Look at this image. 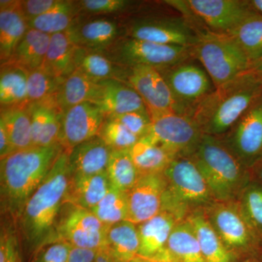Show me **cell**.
<instances>
[{
    "instance_id": "7c38bea8",
    "label": "cell",
    "mask_w": 262,
    "mask_h": 262,
    "mask_svg": "<svg viewBox=\"0 0 262 262\" xmlns=\"http://www.w3.org/2000/svg\"><path fill=\"white\" fill-rule=\"evenodd\" d=\"M218 137L249 168L262 155V94L233 126Z\"/></svg>"
},
{
    "instance_id": "7bdbcfd3",
    "label": "cell",
    "mask_w": 262,
    "mask_h": 262,
    "mask_svg": "<svg viewBox=\"0 0 262 262\" xmlns=\"http://www.w3.org/2000/svg\"><path fill=\"white\" fill-rule=\"evenodd\" d=\"M108 118L120 122L140 139L149 132L151 124V116L148 111L133 112L118 116L108 117Z\"/></svg>"
},
{
    "instance_id": "836d02e7",
    "label": "cell",
    "mask_w": 262,
    "mask_h": 262,
    "mask_svg": "<svg viewBox=\"0 0 262 262\" xmlns=\"http://www.w3.org/2000/svg\"><path fill=\"white\" fill-rule=\"evenodd\" d=\"M130 154L139 177L163 173L174 159L163 147L144 139L131 148Z\"/></svg>"
},
{
    "instance_id": "d4e9b609",
    "label": "cell",
    "mask_w": 262,
    "mask_h": 262,
    "mask_svg": "<svg viewBox=\"0 0 262 262\" xmlns=\"http://www.w3.org/2000/svg\"><path fill=\"white\" fill-rule=\"evenodd\" d=\"M111 188L107 173L71 175L67 203L91 210L107 194Z\"/></svg>"
},
{
    "instance_id": "f6af8a7d",
    "label": "cell",
    "mask_w": 262,
    "mask_h": 262,
    "mask_svg": "<svg viewBox=\"0 0 262 262\" xmlns=\"http://www.w3.org/2000/svg\"><path fill=\"white\" fill-rule=\"evenodd\" d=\"M60 0H23L20 8L28 21L40 16L56 6Z\"/></svg>"
},
{
    "instance_id": "f5cc1de1",
    "label": "cell",
    "mask_w": 262,
    "mask_h": 262,
    "mask_svg": "<svg viewBox=\"0 0 262 262\" xmlns=\"http://www.w3.org/2000/svg\"><path fill=\"white\" fill-rule=\"evenodd\" d=\"M249 2L254 11L262 16V0H251Z\"/></svg>"
},
{
    "instance_id": "7dc6e473",
    "label": "cell",
    "mask_w": 262,
    "mask_h": 262,
    "mask_svg": "<svg viewBox=\"0 0 262 262\" xmlns=\"http://www.w3.org/2000/svg\"><path fill=\"white\" fill-rule=\"evenodd\" d=\"M98 251L72 246L67 262H94Z\"/></svg>"
},
{
    "instance_id": "8fae6325",
    "label": "cell",
    "mask_w": 262,
    "mask_h": 262,
    "mask_svg": "<svg viewBox=\"0 0 262 262\" xmlns=\"http://www.w3.org/2000/svg\"><path fill=\"white\" fill-rule=\"evenodd\" d=\"M125 37L148 42L192 48L198 34L185 18L146 16L122 19Z\"/></svg>"
},
{
    "instance_id": "6da1fadb",
    "label": "cell",
    "mask_w": 262,
    "mask_h": 262,
    "mask_svg": "<svg viewBox=\"0 0 262 262\" xmlns=\"http://www.w3.org/2000/svg\"><path fill=\"white\" fill-rule=\"evenodd\" d=\"M71 172L63 150L15 222L22 257L28 262L44 246L58 241V226L67 203Z\"/></svg>"
},
{
    "instance_id": "bcb514c9",
    "label": "cell",
    "mask_w": 262,
    "mask_h": 262,
    "mask_svg": "<svg viewBox=\"0 0 262 262\" xmlns=\"http://www.w3.org/2000/svg\"><path fill=\"white\" fill-rule=\"evenodd\" d=\"M2 227L4 228L7 237V253L5 262H23L20 244L14 226L8 222H3Z\"/></svg>"
},
{
    "instance_id": "d6a6232c",
    "label": "cell",
    "mask_w": 262,
    "mask_h": 262,
    "mask_svg": "<svg viewBox=\"0 0 262 262\" xmlns=\"http://www.w3.org/2000/svg\"><path fill=\"white\" fill-rule=\"evenodd\" d=\"M50 39L51 36L46 33L29 28L9 62H14L29 72L37 70L44 63Z\"/></svg>"
},
{
    "instance_id": "9f6ffc18",
    "label": "cell",
    "mask_w": 262,
    "mask_h": 262,
    "mask_svg": "<svg viewBox=\"0 0 262 262\" xmlns=\"http://www.w3.org/2000/svg\"><path fill=\"white\" fill-rule=\"evenodd\" d=\"M258 259L261 260V261H262V253H261V256H260V257H259V258H258Z\"/></svg>"
},
{
    "instance_id": "f546056e",
    "label": "cell",
    "mask_w": 262,
    "mask_h": 262,
    "mask_svg": "<svg viewBox=\"0 0 262 262\" xmlns=\"http://www.w3.org/2000/svg\"><path fill=\"white\" fill-rule=\"evenodd\" d=\"M76 48L67 32L53 34L42 67L60 80H64L75 70Z\"/></svg>"
},
{
    "instance_id": "e575fe53",
    "label": "cell",
    "mask_w": 262,
    "mask_h": 262,
    "mask_svg": "<svg viewBox=\"0 0 262 262\" xmlns=\"http://www.w3.org/2000/svg\"><path fill=\"white\" fill-rule=\"evenodd\" d=\"M0 123L8 133L14 152L32 147V126L27 106L1 108Z\"/></svg>"
},
{
    "instance_id": "8d00e7d4",
    "label": "cell",
    "mask_w": 262,
    "mask_h": 262,
    "mask_svg": "<svg viewBox=\"0 0 262 262\" xmlns=\"http://www.w3.org/2000/svg\"><path fill=\"white\" fill-rule=\"evenodd\" d=\"M106 173L112 187L128 192L139 178L130 150L112 151Z\"/></svg>"
},
{
    "instance_id": "b9f144b4",
    "label": "cell",
    "mask_w": 262,
    "mask_h": 262,
    "mask_svg": "<svg viewBox=\"0 0 262 262\" xmlns=\"http://www.w3.org/2000/svg\"><path fill=\"white\" fill-rule=\"evenodd\" d=\"M80 15L115 17L132 10L136 2L129 0H82L79 1Z\"/></svg>"
},
{
    "instance_id": "603a6c76",
    "label": "cell",
    "mask_w": 262,
    "mask_h": 262,
    "mask_svg": "<svg viewBox=\"0 0 262 262\" xmlns=\"http://www.w3.org/2000/svg\"><path fill=\"white\" fill-rule=\"evenodd\" d=\"M69 151L71 175H96L106 172L113 150L98 136Z\"/></svg>"
},
{
    "instance_id": "681fc988",
    "label": "cell",
    "mask_w": 262,
    "mask_h": 262,
    "mask_svg": "<svg viewBox=\"0 0 262 262\" xmlns=\"http://www.w3.org/2000/svg\"><path fill=\"white\" fill-rule=\"evenodd\" d=\"M248 170L250 182L256 183L262 187V155Z\"/></svg>"
},
{
    "instance_id": "74e56055",
    "label": "cell",
    "mask_w": 262,
    "mask_h": 262,
    "mask_svg": "<svg viewBox=\"0 0 262 262\" xmlns=\"http://www.w3.org/2000/svg\"><path fill=\"white\" fill-rule=\"evenodd\" d=\"M90 211L107 227L127 221V193L111 186L107 194Z\"/></svg>"
},
{
    "instance_id": "9a60e30c",
    "label": "cell",
    "mask_w": 262,
    "mask_h": 262,
    "mask_svg": "<svg viewBox=\"0 0 262 262\" xmlns=\"http://www.w3.org/2000/svg\"><path fill=\"white\" fill-rule=\"evenodd\" d=\"M76 47L103 52L125 36L122 19L80 15L67 31Z\"/></svg>"
},
{
    "instance_id": "d590c367",
    "label": "cell",
    "mask_w": 262,
    "mask_h": 262,
    "mask_svg": "<svg viewBox=\"0 0 262 262\" xmlns=\"http://www.w3.org/2000/svg\"><path fill=\"white\" fill-rule=\"evenodd\" d=\"M244 51L250 62L262 57V16L255 13L245 19L234 30L229 33Z\"/></svg>"
},
{
    "instance_id": "5b68a950",
    "label": "cell",
    "mask_w": 262,
    "mask_h": 262,
    "mask_svg": "<svg viewBox=\"0 0 262 262\" xmlns=\"http://www.w3.org/2000/svg\"><path fill=\"white\" fill-rule=\"evenodd\" d=\"M163 174L165 189L162 211L170 212L179 220L206 209L215 201L192 156L174 158Z\"/></svg>"
},
{
    "instance_id": "52a82bcc",
    "label": "cell",
    "mask_w": 262,
    "mask_h": 262,
    "mask_svg": "<svg viewBox=\"0 0 262 262\" xmlns=\"http://www.w3.org/2000/svg\"><path fill=\"white\" fill-rule=\"evenodd\" d=\"M192 47L193 58L200 61L215 89L242 75L250 65L247 57L233 38L206 30L198 34Z\"/></svg>"
},
{
    "instance_id": "d6986e66",
    "label": "cell",
    "mask_w": 262,
    "mask_h": 262,
    "mask_svg": "<svg viewBox=\"0 0 262 262\" xmlns=\"http://www.w3.org/2000/svg\"><path fill=\"white\" fill-rule=\"evenodd\" d=\"M32 126L33 146H48L59 144L62 115L55 97L27 106Z\"/></svg>"
},
{
    "instance_id": "cb8c5ba5",
    "label": "cell",
    "mask_w": 262,
    "mask_h": 262,
    "mask_svg": "<svg viewBox=\"0 0 262 262\" xmlns=\"http://www.w3.org/2000/svg\"><path fill=\"white\" fill-rule=\"evenodd\" d=\"M158 259L164 262H206L189 221L183 220L175 226Z\"/></svg>"
},
{
    "instance_id": "f1b7e54d",
    "label": "cell",
    "mask_w": 262,
    "mask_h": 262,
    "mask_svg": "<svg viewBox=\"0 0 262 262\" xmlns=\"http://www.w3.org/2000/svg\"><path fill=\"white\" fill-rule=\"evenodd\" d=\"M99 89V82L75 70L62 82L55 98L63 112L80 103L94 102Z\"/></svg>"
},
{
    "instance_id": "1f68e13d",
    "label": "cell",
    "mask_w": 262,
    "mask_h": 262,
    "mask_svg": "<svg viewBox=\"0 0 262 262\" xmlns=\"http://www.w3.org/2000/svg\"><path fill=\"white\" fill-rule=\"evenodd\" d=\"M80 15L79 1L60 0L59 3L47 13L29 20V28L51 36L57 33L67 32Z\"/></svg>"
},
{
    "instance_id": "484cf974",
    "label": "cell",
    "mask_w": 262,
    "mask_h": 262,
    "mask_svg": "<svg viewBox=\"0 0 262 262\" xmlns=\"http://www.w3.org/2000/svg\"><path fill=\"white\" fill-rule=\"evenodd\" d=\"M74 63L75 70L95 82L116 80L125 82L126 67L114 63L102 52L77 47Z\"/></svg>"
},
{
    "instance_id": "4dcf8cb0",
    "label": "cell",
    "mask_w": 262,
    "mask_h": 262,
    "mask_svg": "<svg viewBox=\"0 0 262 262\" xmlns=\"http://www.w3.org/2000/svg\"><path fill=\"white\" fill-rule=\"evenodd\" d=\"M105 248L120 262H130L139 254L137 225L129 221L108 227Z\"/></svg>"
},
{
    "instance_id": "30bf717a",
    "label": "cell",
    "mask_w": 262,
    "mask_h": 262,
    "mask_svg": "<svg viewBox=\"0 0 262 262\" xmlns=\"http://www.w3.org/2000/svg\"><path fill=\"white\" fill-rule=\"evenodd\" d=\"M151 119L149 132L141 139L161 146L174 158L194 154L204 134L192 117L170 113Z\"/></svg>"
},
{
    "instance_id": "9c48e42d",
    "label": "cell",
    "mask_w": 262,
    "mask_h": 262,
    "mask_svg": "<svg viewBox=\"0 0 262 262\" xmlns=\"http://www.w3.org/2000/svg\"><path fill=\"white\" fill-rule=\"evenodd\" d=\"M189 58L176 64L157 69L171 93L177 113L192 117L196 106L215 89L206 71Z\"/></svg>"
},
{
    "instance_id": "44dd1931",
    "label": "cell",
    "mask_w": 262,
    "mask_h": 262,
    "mask_svg": "<svg viewBox=\"0 0 262 262\" xmlns=\"http://www.w3.org/2000/svg\"><path fill=\"white\" fill-rule=\"evenodd\" d=\"M29 29V21L20 8V1H0V61L8 63Z\"/></svg>"
},
{
    "instance_id": "ac0fdd59",
    "label": "cell",
    "mask_w": 262,
    "mask_h": 262,
    "mask_svg": "<svg viewBox=\"0 0 262 262\" xmlns=\"http://www.w3.org/2000/svg\"><path fill=\"white\" fill-rule=\"evenodd\" d=\"M165 189L163 173L139 177L135 185L127 192V221L138 225L161 212Z\"/></svg>"
},
{
    "instance_id": "3957f363",
    "label": "cell",
    "mask_w": 262,
    "mask_h": 262,
    "mask_svg": "<svg viewBox=\"0 0 262 262\" xmlns=\"http://www.w3.org/2000/svg\"><path fill=\"white\" fill-rule=\"evenodd\" d=\"M261 94V84L243 73L213 90L196 106L192 117L203 134L223 135Z\"/></svg>"
},
{
    "instance_id": "11a10c76",
    "label": "cell",
    "mask_w": 262,
    "mask_h": 262,
    "mask_svg": "<svg viewBox=\"0 0 262 262\" xmlns=\"http://www.w3.org/2000/svg\"><path fill=\"white\" fill-rule=\"evenodd\" d=\"M256 260H258V259H248V260H246V261H244L243 262H257L256 261Z\"/></svg>"
},
{
    "instance_id": "f35d334b",
    "label": "cell",
    "mask_w": 262,
    "mask_h": 262,
    "mask_svg": "<svg viewBox=\"0 0 262 262\" xmlns=\"http://www.w3.org/2000/svg\"><path fill=\"white\" fill-rule=\"evenodd\" d=\"M63 82L42 66L37 70L29 71L27 83L28 104L55 97Z\"/></svg>"
},
{
    "instance_id": "816d5d0a",
    "label": "cell",
    "mask_w": 262,
    "mask_h": 262,
    "mask_svg": "<svg viewBox=\"0 0 262 262\" xmlns=\"http://www.w3.org/2000/svg\"><path fill=\"white\" fill-rule=\"evenodd\" d=\"M94 262H120L114 257L106 248H103L98 251Z\"/></svg>"
},
{
    "instance_id": "7402d4cb",
    "label": "cell",
    "mask_w": 262,
    "mask_h": 262,
    "mask_svg": "<svg viewBox=\"0 0 262 262\" xmlns=\"http://www.w3.org/2000/svg\"><path fill=\"white\" fill-rule=\"evenodd\" d=\"M182 221L170 212L162 211L150 220L137 225L139 256L159 258L175 226Z\"/></svg>"
},
{
    "instance_id": "8992f818",
    "label": "cell",
    "mask_w": 262,
    "mask_h": 262,
    "mask_svg": "<svg viewBox=\"0 0 262 262\" xmlns=\"http://www.w3.org/2000/svg\"><path fill=\"white\" fill-rule=\"evenodd\" d=\"M204 211L234 260L259 258L262 239L245 215L238 201H215Z\"/></svg>"
},
{
    "instance_id": "ba28073f",
    "label": "cell",
    "mask_w": 262,
    "mask_h": 262,
    "mask_svg": "<svg viewBox=\"0 0 262 262\" xmlns=\"http://www.w3.org/2000/svg\"><path fill=\"white\" fill-rule=\"evenodd\" d=\"M102 53L123 67L146 66L161 69L193 58L192 48L158 44L125 36Z\"/></svg>"
},
{
    "instance_id": "5bb4252c",
    "label": "cell",
    "mask_w": 262,
    "mask_h": 262,
    "mask_svg": "<svg viewBox=\"0 0 262 262\" xmlns=\"http://www.w3.org/2000/svg\"><path fill=\"white\" fill-rule=\"evenodd\" d=\"M184 4L206 29L229 34L255 13L249 1L242 0H187Z\"/></svg>"
},
{
    "instance_id": "db71d44e",
    "label": "cell",
    "mask_w": 262,
    "mask_h": 262,
    "mask_svg": "<svg viewBox=\"0 0 262 262\" xmlns=\"http://www.w3.org/2000/svg\"><path fill=\"white\" fill-rule=\"evenodd\" d=\"M130 262H164L161 260L157 259V258H151L144 257V256H139L137 255L134 259Z\"/></svg>"
},
{
    "instance_id": "f907efd6",
    "label": "cell",
    "mask_w": 262,
    "mask_h": 262,
    "mask_svg": "<svg viewBox=\"0 0 262 262\" xmlns=\"http://www.w3.org/2000/svg\"><path fill=\"white\" fill-rule=\"evenodd\" d=\"M244 73L251 75L254 80L257 81L258 83L262 85V57L251 63Z\"/></svg>"
},
{
    "instance_id": "60d3db41",
    "label": "cell",
    "mask_w": 262,
    "mask_h": 262,
    "mask_svg": "<svg viewBox=\"0 0 262 262\" xmlns=\"http://www.w3.org/2000/svg\"><path fill=\"white\" fill-rule=\"evenodd\" d=\"M98 136L113 151L130 150L140 139L113 119L106 117Z\"/></svg>"
},
{
    "instance_id": "2e32d148",
    "label": "cell",
    "mask_w": 262,
    "mask_h": 262,
    "mask_svg": "<svg viewBox=\"0 0 262 262\" xmlns=\"http://www.w3.org/2000/svg\"><path fill=\"white\" fill-rule=\"evenodd\" d=\"M126 68L125 82L140 96L150 116L177 113V105L159 71L146 66Z\"/></svg>"
},
{
    "instance_id": "c3c4849f",
    "label": "cell",
    "mask_w": 262,
    "mask_h": 262,
    "mask_svg": "<svg viewBox=\"0 0 262 262\" xmlns=\"http://www.w3.org/2000/svg\"><path fill=\"white\" fill-rule=\"evenodd\" d=\"M14 152L4 125L0 123V159Z\"/></svg>"
},
{
    "instance_id": "7a4b0ae2",
    "label": "cell",
    "mask_w": 262,
    "mask_h": 262,
    "mask_svg": "<svg viewBox=\"0 0 262 262\" xmlns=\"http://www.w3.org/2000/svg\"><path fill=\"white\" fill-rule=\"evenodd\" d=\"M63 150L60 144L32 146L0 159V201L4 222L15 226L27 201Z\"/></svg>"
},
{
    "instance_id": "83f0119b",
    "label": "cell",
    "mask_w": 262,
    "mask_h": 262,
    "mask_svg": "<svg viewBox=\"0 0 262 262\" xmlns=\"http://www.w3.org/2000/svg\"><path fill=\"white\" fill-rule=\"evenodd\" d=\"M186 220L194 228L206 262H233L234 258L215 232L204 210L194 212Z\"/></svg>"
},
{
    "instance_id": "ab89813d",
    "label": "cell",
    "mask_w": 262,
    "mask_h": 262,
    "mask_svg": "<svg viewBox=\"0 0 262 262\" xmlns=\"http://www.w3.org/2000/svg\"><path fill=\"white\" fill-rule=\"evenodd\" d=\"M237 201L262 239V187L256 183L250 182Z\"/></svg>"
},
{
    "instance_id": "ee69618b",
    "label": "cell",
    "mask_w": 262,
    "mask_h": 262,
    "mask_svg": "<svg viewBox=\"0 0 262 262\" xmlns=\"http://www.w3.org/2000/svg\"><path fill=\"white\" fill-rule=\"evenodd\" d=\"M72 246L64 241H57L39 249L29 262H67Z\"/></svg>"
},
{
    "instance_id": "4fadbf2b",
    "label": "cell",
    "mask_w": 262,
    "mask_h": 262,
    "mask_svg": "<svg viewBox=\"0 0 262 262\" xmlns=\"http://www.w3.org/2000/svg\"><path fill=\"white\" fill-rule=\"evenodd\" d=\"M108 228L90 210L67 203L58 226V241L98 251L106 246Z\"/></svg>"
},
{
    "instance_id": "277c9868",
    "label": "cell",
    "mask_w": 262,
    "mask_h": 262,
    "mask_svg": "<svg viewBox=\"0 0 262 262\" xmlns=\"http://www.w3.org/2000/svg\"><path fill=\"white\" fill-rule=\"evenodd\" d=\"M192 156L215 201H237L250 182L248 168L218 136L204 134Z\"/></svg>"
},
{
    "instance_id": "e0dca14e",
    "label": "cell",
    "mask_w": 262,
    "mask_h": 262,
    "mask_svg": "<svg viewBox=\"0 0 262 262\" xmlns=\"http://www.w3.org/2000/svg\"><path fill=\"white\" fill-rule=\"evenodd\" d=\"M106 116L97 104L84 102L63 111L59 144L67 151L98 136Z\"/></svg>"
},
{
    "instance_id": "4316f807",
    "label": "cell",
    "mask_w": 262,
    "mask_h": 262,
    "mask_svg": "<svg viewBox=\"0 0 262 262\" xmlns=\"http://www.w3.org/2000/svg\"><path fill=\"white\" fill-rule=\"evenodd\" d=\"M29 71L14 62L1 64L0 105L1 108L28 106Z\"/></svg>"
},
{
    "instance_id": "ffe728a7",
    "label": "cell",
    "mask_w": 262,
    "mask_h": 262,
    "mask_svg": "<svg viewBox=\"0 0 262 262\" xmlns=\"http://www.w3.org/2000/svg\"><path fill=\"white\" fill-rule=\"evenodd\" d=\"M99 83V91L93 103L101 108L106 117L133 112L148 111L140 96L128 84L116 80Z\"/></svg>"
}]
</instances>
